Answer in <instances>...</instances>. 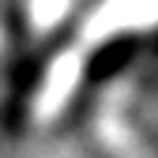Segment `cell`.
<instances>
[{"instance_id":"7a4b0ae2","label":"cell","mask_w":158,"mask_h":158,"mask_svg":"<svg viewBox=\"0 0 158 158\" xmlns=\"http://www.w3.org/2000/svg\"><path fill=\"white\" fill-rule=\"evenodd\" d=\"M83 72H87V49H79L75 42L56 53L49 68H45V79H42V90L34 98V113L42 121H53L56 113H64V106L75 98L79 83H83Z\"/></svg>"},{"instance_id":"6da1fadb","label":"cell","mask_w":158,"mask_h":158,"mask_svg":"<svg viewBox=\"0 0 158 158\" xmlns=\"http://www.w3.org/2000/svg\"><path fill=\"white\" fill-rule=\"evenodd\" d=\"M158 23V0H102L79 27L75 45L79 49H98L121 34H135Z\"/></svg>"}]
</instances>
